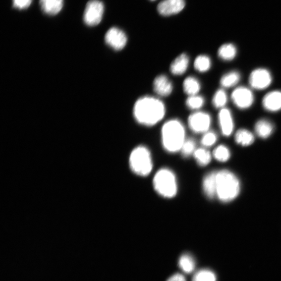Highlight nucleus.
Returning <instances> with one entry per match:
<instances>
[{
  "instance_id": "nucleus-1",
  "label": "nucleus",
  "mask_w": 281,
  "mask_h": 281,
  "mask_svg": "<svg viewBox=\"0 0 281 281\" xmlns=\"http://www.w3.org/2000/svg\"><path fill=\"white\" fill-rule=\"evenodd\" d=\"M166 113L164 103L158 99L145 96L139 99L133 108L135 120L146 126H153L161 121Z\"/></svg>"
},
{
  "instance_id": "nucleus-24",
  "label": "nucleus",
  "mask_w": 281,
  "mask_h": 281,
  "mask_svg": "<svg viewBox=\"0 0 281 281\" xmlns=\"http://www.w3.org/2000/svg\"><path fill=\"white\" fill-rule=\"evenodd\" d=\"M179 267L186 274H190L193 272L195 267L194 259L188 254H183L180 258Z\"/></svg>"
},
{
  "instance_id": "nucleus-34",
  "label": "nucleus",
  "mask_w": 281,
  "mask_h": 281,
  "mask_svg": "<svg viewBox=\"0 0 281 281\" xmlns=\"http://www.w3.org/2000/svg\"><path fill=\"white\" fill-rule=\"evenodd\" d=\"M151 1H154V0H151Z\"/></svg>"
},
{
  "instance_id": "nucleus-16",
  "label": "nucleus",
  "mask_w": 281,
  "mask_h": 281,
  "mask_svg": "<svg viewBox=\"0 0 281 281\" xmlns=\"http://www.w3.org/2000/svg\"><path fill=\"white\" fill-rule=\"evenodd\" d=\"M189 64V58L185 54H182L176 57L170 66V71L176 76L182 75L186 71Z\"/></svg>"
},
{
  "instance_id": "nucleus-17",
  "label": "nucleus",
  "mask_w": 281,
  "mask_h": 281,
  "mask_svg": "<svg viewBox=\"0 0 281 281\" xmlns=\"http://www.w3.org/2000/svg\"><path fill=\"white\" fill-rule=\"evenodd\" d=\"M40 4L45 13L55 15L60 11L63 6V0H40Z\"/></svg>"
},
{
  "instance_id": "nucleus-21",
  "label": "nucleus",
  "mask_w": 281,
  "mask_h": 281,
  "mask_svg": "<svg viewBox=\"0 0 281 281\" xmlns=\"http://www.w3.org/2000/svg\"><path fill=\"white\" fill-rule=\"evenodd\" d=\"M235 140L237 144H240L243 147H247V146L253 144L255 138L251 132L246 129H241L236 132Z\"/></svg>"
},
{
  "instance_id": "nucleus-13",
  "label": "nucleus",
  "mask_w": 281,
  "mask_h": 281,
  "mask_svg": "<svg viewBox=\"0 0 281 281\" xmlns=\"http://www.w3.org/2000/svg\"><path fill=\"white\" fill-rule=\"evenodd\" d=\"M263 106L267 111L277 112L281 110V91H273L267 94L263 100Z\"/></svg>"
},
{
  "instance_id": "nucleus-12",
  "label": "nucleus",
  "mask_w": 281,
  "mask_h": 281,
  "mask_svg": "<svg viewBox=\"0 0 281 281\" xmlns=\"http://www.w3.org/2000/svg\"><path fill=\"white\" fill-rule=\"evenodd\" d=\"M218 120L223 134L225 136H230L234 128V123L231 111L226 108L221 109L218 114Z\"/></svg>"
},
{
  "instance_id": "nucleus-15",
  "label": "nucleus",
  "mask_w": 281,
  "mask_h": 281,
  "mask_svg": "<svg viewBox=\"0 0 281 281\" xmlns=\"http://www.w3.org/2000/svg\"><path fill=\"white\" fill-rule=\"evenodd\" d=\"M217 172L213 171L207 174L203 180V186L205 195L213 199L216 195Z\"/></svg>"
},
{
  "instance_id": "nucleus-2",
  "label": "nucleus",
  "mask_w": 281,
  "mask_h": 281,
  "mask_svg": "<svg viewBox=\"0 0 281 281\" xmlns=\"http://www.w3.org/2000/svg\"><path fill=\"white\" fill-rule=\"evenodd\" d=\"M164 148L171 153L180 151L185 141V130L182 122L178 119L167 121L162 129Z\"/></svg>"
},
{
  "instance_id": "nucleus-4",
  "label": "nucleus",
  "mask_w": 281,
  "mask_h": 281,
  "mask_svg": "<svg viewBox=\"0 0 281 281\" xmlns=\"http://www.w3.org/2000/svg\"><path fill=\"white\" fill-rule=\"evenodd\" d=\"M153 185L158 194L168 199L174 197L178 191L175 175L168 169H162L156 172Z\"/></svg>"
},
{
  "instance_id": "nucleus-18",
  "label": "nucleus",
  "mask_w": 281,
  "mask_h": 281,
  "mask_svg": "<svg viewBox=\"0 0 281 281\" xmlns=\"http://www.w3.org/2000/svg\"><path fill=\"white\" fill-rule=\"evenodd\" d=\"M274 128L273 123L267 119L258 120L255 126L257 134L259 137L263 139L268 138L272 134Z\"/></svg>"
},
{
  "instance_id": "nucleus-20",
  "label": "nucleus",
  "mask_w": 281,
  "mask_h": 281,
  "mask_svg": "<svg viewBox=\"0 0 281 281\" xmlns=\"http://www.w3.org/2000/svg\"><path fill=\"white\" fill-rule=\"evenodd\" d=\"M236 54V48L232 44L223 45L219 49L218 51V56L225 61L233 60L235 57Z\"/></svg>"
},
{
  "instance_id": "nucleus-29",
  "label": "nucleus",
  "mask_w": 281,
  "mask_h": 281,
  "mask_svg": "<svg viewBox=\"0 0 281 281\" xmlns=\"http://www.w3.org/2000/svg\"><path fill=\"white\" fill-rule=\"evenodd\" d=\"M214 158L218 161L225 162L230 157V151L224 145L219 146L214 151Z\"/></svg>"
},
{
  "instance_id": "nucleus-5",
  "label": "nucleus",
  "mask_w": 281,
  "mask_h": 281,
  "mask_svg": "<svg viewBox=\"0 0 281 281\" xmlns=\"http://www.w3.org/2000/svg\"><path fill=\"white\" fill-rule=\"evenodd\" d=\"M129 165L135 174L141 176L148 175L153 166L150 151L143 146L135 148L130 155Z\"/></svg>"
},
{
  "instance_id": "nucleus-27",
  "label": "nucleus",
  "mask_w": 281,
  "mask_h": 281,
  "mask_svg": "<svg viewBox=\"0 0 281 281\" xmlns=\"http://www.w3.org/2000/svg\"><path fill=\"white\" fill-rule=\"evenodd\" d=\"M204 99L200 96L194 95L189 96L186 101V105L187 108L192 110H199L204 106Z\"/></svg>"
},
{
  "instance_id": "nucleus-31",
  "label": "nucleus",
  "mask_w": 281,
  "mask_h": 281,
  "mask_svg": "<svg viewBox=\"0 0 281 281\" xmlns=\"http://www.w3.org/2000/svg\"><path fill=\"white\" fill-rule=\"evenodd\" d=\"M217 141V135L213 132H207L203 137L201 143L204 147H209L214 145Z\"/></svg>"
},
{
  "instance_id": "nucleus-30",
  "label": "nucleus",
  "mask_w": 281,
  "mask_h": 281,
  "mask_svg": "<svg viewBox=\"0 0 281 281\" xmlns=\"http://www.w3.org/2000/svg\"><path fill=\"white\" fill-rule=\"evenodd\" d=\"M196 150V143L194 140L189 139L185 140L181 152L182 156L184 158H188L192 154H194Z\"/></svg>"
},
{
  "instance_id": "nucleus-9",
  "label": "nucleus",
  "mask_w": 281,
  "mask_h": 281,
  "mask_svg": "<svg viewBox=\"0 0 281 281\" xmlns=\"http://www.w3.org/2000/svg\"><path fill=\"white\" fill-rule=\"evenodd\" d=\"M231 99L234 105L241 110L249 108L253 105L254 101L252 91L245 87L236 88L232 93Z\"/></svg>"
},
{
  "instance_id": "nucleus-19",
  "label": "nucleus",
  "mask_w": 281,
  "mask_h": 281,
  "mask_svg": "<svg viewBox=\"0 0 281 281\" xmlns=\"http://www.w3.org/2000/svg\"><path fill=\"white\" fill-rule=\"evenodd\" d=\"M184 92L189 96L197 95L201 90V84L199 80L193 77L186 78L183 84Z\"/></svg>"
},
{
  "instance_id": "nucleus-25",
  "label": "nucleus",
  "mask_w": 281,
  "mask_h": 281,
  "mask_svg": "<svg viewBox=\"0 0 281 281\" xmlns=\"http://www.w3.org/2000/svg\"><path fill=\"white\" fill-rule=\"evenodd\" d=\"M193 155L197 164L200 166H205L209 164L212 160L210 152L205 149L196 150Z\"/></svg>"
},
{
  "instance_id": "nucleus-3",
  "label": "nucleus",
  "mask_w": 281,
  "mask_h": 281,
  "mask_svg": "<svg viewBox=\"0 0 281 281\" xmlns=\"http://www.w3.org/2000/svg\"><path fill=\"white\" fill-rule=\"evenodd\" d=\"M240 190L236 176L230 171L223 170L217 173V191L218 199L223 202L235 199Z\"/></svg>"
},
{
  "instance_id": "nucleus-6",
  "label": "nucleus",
  "mask_w": 281,
  "mask_h": 281,
  "mask_svg": "<svg viewBox=\"0 0 281 281\" xmlns=\"http://www.w3.org/2000/svg\"><path fill=\"white\" fill-rule=\"evenodd\" d=\"M104 6L99 0H91L87 4L83 20L89 26H95L100 23L103 18Z\"/></svg>"
},
{
  "instance_id": "nucleus-23",
  "label": "nucleus",
  "mask_w": 281,
  "mask_h": 281,
  "mask_svg": "<svg viewBox=\"0 0 281 281\" xmlns=\"http://www.w3.org/2000/svg\"><path fill=\"white\" fill-rule=\"evenodd\" d=\"M195 69L200 72L209 70L212 66V61L209 56L205 55L198 56L194 63Z\"/></svg>"
},
{
  "instance_id": "nucleus-26",
  "label": "nucleus",
  "mask_w": 281,
  "mask_h": 281,
  "mask_svg": "<svg viewBox=\"0 0 281 281\" xmlns=\"http://www.w3.org/2000/svg\"><path fill=\"white\" fill-rule=\"evenodd\" d=\"M227 101L226 93L223 89L216 91L213 99V106L217 109H223Z\"/></svg>"
},
{
  "instance_id": "nucleus-11",
  "label": "nucleus",
  "mask_w": 281,
  "mask_h": 281,
  "mask_svg": "<svg viewBox=\"0 0 281 281\" xmlns=\"http://www.w3.org/2000/svg\"><path fill=\"white\" fill-rule=\"evenodd\" d=\"M184 6V0H164L159 4L158 9L160 14L168 16L179 13Z\"/></svg>"
},
{
  "instance_id": "nucleus-33",
  "label": "nucleus",
  "mask_w": 281,
  "mask_h": 281,
  "mask_svg": "<svg viewBox=\"0 0 281 281\" xmlns=\"http://www.w3.org/2000/svg\"><path fill=\"white\" fill-rule=\"evenodd\" d=\"M168 281H186V279L182 275L177 274L170 277Z\"/></svg>"
},
{
  "instance_id": "nucleus-7",
  "label": "nucleus",
  "mask_w": 281,
  "mask_h": 281,
  "mask_svg": "<svg viewBox=\"0 0 281 281\" xmlns=\"http://www.w3.org/2000/svg\"><path fill=\"white\" fill-rule=\"evenodd\" d=\"M273 77L270 71L265 68L254 70L249 77V85L254 89L263 90L272 84Z\"/></svg>"
},
{
  "instance_id": "nucleus-10",
  "label": "nucleus",
  "mask_w": 281,
  "mask_h": 281,
  "mask_svg": "<svg viewBox=\"0 0 281 281\" xmlns=\"http://www.w3.org/2000/svg\"><path fill=\"white\" fill-rule=\"evenodd\" d=\"M106 44L116 51L123 49L127 43V37L123 31L116 27L110 28L105 36Z\"/></svg>"
},
{
  "instance_id": "nucleus-22",
  "label": "nucleus",
  "mask_w": 281,
  "mask_h": 281,
  "mask_svg": "<svg viewBox=\"0 0 281 281\" xmlns=\"http://www.w3.org/2000/svg\"><path fill=\"white\" fill-rule=\"evenodd\" d=\"M241 76L239 72L232 71L224 75L221 80V84L225 88H231L237 84L240 80Z\"/></svg>"
},
{
  "instance_id": "nucleus-28",
  "label": "nucleus",
  "mask_w": 281,
  "mask_h": 281,
  "mask_svg": "<svg viewBox=\"0 0 281 281\" xmlns=\"http://www.w3.org/2000/svg\"><path fill=\"white\" fill-rule=\"evenodd\" d=\"M192 281H216V277L210 270H201L195 274Z\"/></svg>"
},
{
  "instance_id": "nucleus-14",
  "label": "nucleus",
  "mask_w": 281,
  "mask_h": 281,
  "mask_svg": "<svg viewBox=\"0 0 281 281\" xmlns=\"http://www.w3.org/2000/svg\"><path fill=\"white\" fill-rule=\"evenodd\" d=\"M154 91L161 97H168L173 90V86L169 78L164 75L156 77L153 83Z\"/></svg>"
},
{
  "instance_id": "nucleus-32",
  "label": "nucleus",
  "mask_w": 281,
  "mask_h": 281,
  "mask_svg": "<svg viewBox=\"0 0 281 281\" xmlns=\"http://www.w3.org/2000/svg\"><path fill=\"white\" fill-rule=\"evenodd\" d=\"M32 0H13V6L19 9H24L28 8Z\"/></svg>"
},
{
  "instance_id": "nucleus-8",
  "label": "nucleus",
  "mask_w": 281,
  "mask_h": 281,
  "mask_svg": "<svg viewBox=\"0 0 281 281\" xmlns=\"http://www.w3.org/2000/svg\"><path fill=\"white\" fill-rule=\"evenodd\" d=\"M211 122L210 114L203 112H194L188 119L190 128L196 133L207 132L210 128Z\"/></svg>"
}]
</instances>
